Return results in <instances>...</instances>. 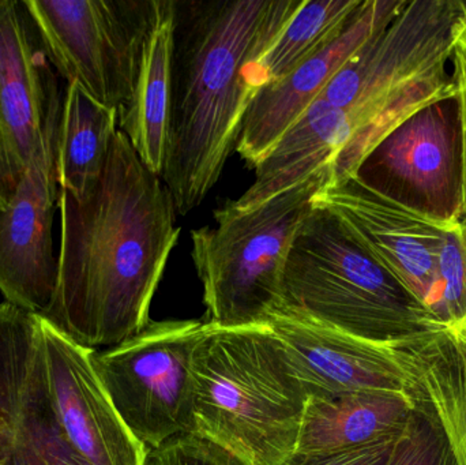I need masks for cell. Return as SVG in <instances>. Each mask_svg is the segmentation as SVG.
I'll return each mask as SVG.
<instances>
[{
	"label": "cell",
	"instance_id": "6da1fadb",
	"mask_svg": "<svg viewBox=\"0 0 466 465\" xmlns=\"http://www.w3.org/2000/svg\"><path fill=\"white\" fill-rule=\"evenodd\" d=\"M59 210L56 288L40 317L84 349H111L150 324L179 240L174 199L119 130L95 187L82 198L60 190Z\"/></svg>",
	"mask_w": 466,
	"mask_h": 465
},
{
	"label": "cell",
	"instance_id": "7a4b0ae2",
	"mask_svg": "<svg viewBox=\"0 0 466 465\" xmlns=\"http://www.w3.org/2000/svg\"><path fill=\"white\" fill-rule=\"evenodd\" d=\"M303 0L175 2L172 97L164 183L179 215L223 174L254 98L252 68Z\"/></svg>",
	"mask_w": 466,
	"mask_h": 465
},
{
	"label": "cell",
	"instance_id": "3957f363",
	"mask_svg": "<svg viewBox=\"0 0 466 465\" xmlns=\"http://www.w3.org/2000/svg\"><path fill=\"white\" fill-rule=\"evenodd\" d=\"M465 3L405 2L315 100L339 112L348 130L347 145L330 164V183L352 177L370 150L410 115L456 96L451 35Z\"/></svg>",
	"mask_w": 466,
	"mask_h": 465
},
{
	"label": "cell",
	"instance_id": "277c9868",
	"mask_svg": "<svg viewBox=\"0 0 466 465\" xmlns=\"http://www.w3.org/2000/svg\"><path fill=\"white\" fill-rule=\"evenodd\" d=\"M193 387L194 434L246 465H281L295 453L307 396L268 325L205 322Z\"/></svg>",
	"mask_w": 466,
	"mask_h": 465
},
{
	"label": "cell",
	"instance_id": "5b68a950",
	"mask_svg": "<svg viewBox=\"0 0 466 465\" xmlns=\"http://www.w3.org/2000/svg\"><path fill=\"white\" fill-rule=\"evenodd\" d=\"M279 308L367 340L443 330L344 221L317 204L288 254Z\"/></svg>",
	"mask_w": 466,
	"mask_h": 465
},
{
	"label": "cell",
	"instance_id": "8992f818",
	"mask_svg": "<svg viewBox=\"0 0 466 465\" xmlns=\"http://www.w3.org/2000/svg\"><path fill=\"white\" fill-rule=\"evenodd\" d=\"M331 182V166L251 207L232 202L216 210L215 227L191 232L193 257L204 286L208 324L268 325L281 305L282 276L293 240Z\"/></svg>",
	"mask_w": 466,
	"mask_h": 465
},
{
	"label": "cell",
	"instance_id": "52a82bcc",
	"mask_svg": "<svg viewBox=\"0 0 466 465\" xmlns=\"http://www.w3.org/2000/svg\"><path fill=\"white\" fill-rule=\"evenodd\" d=\"M315 204L339 216L441 329L466 333V224L441 226L353 177L329 183Z\"/></svg>",
	"mask_w": 466,
	"mask_h": 465
},
{
	"label": "cell",
	"instance_id": "ba28073f",
	"mask_svg": "<svg viewBox=\"0 0 466 465\" xmlns=\"http://www.w3.org/2000/svg\"><path fill=\"white\" fill-rule=\"evenodd\" d=\"M57 76L122 111L160 0H26Z\"/></svg>",
	"mask_w": 466,
	"mask_h": 465
},
{
	"label": "cell",
	"instance_id": "9c48e42d",
	"mask_svg": "<svg viewBox=\"0 0 466 465\" xmlns=\"http://www.w3.org/2000/svg\"><path fill=\"white\" fill-rule=\"evenodd\" d=\"M204 329L201 321L150 322L90 355L115 411L145 450L194 433L193 355Z\"/></svg>",
	"mask_w": 466,
	"mask_h": 465
},
{
	"label": "cell",
	"instance_id": "30bf717a",
	"mask_svg": "<svg viewBox=\"0 0 466 465\" xmlns=\"http://www.w3.org/2000/svg\"><path fill=\"white\" fill-rule=\"evenodd\" d=\"M353 177L441 226H460L462 145L456 96L434 101L396 126L370 150Z\"/></svg>",
	"mask_w": 466,
	"mask_h": 465
},
{
	"label": "cell",
	"instance_id": "8fae6325",
	"mask_svg": "<svg viewBox=\"0 0 466 465\" xmlns=\"http://www.w3.org/2000/svg\"><path fill=\"white\" fill-rule=\"evenodd\" d=\"M90 355L35 316L29 379L63 441L85 465H142L145 448L115 411Z\"/></svg>",
	"mask_w": 466,
	"mask_h": 465
},
{
	"label": "cell",
	"instance_id": "7c38bea8",
	"mask_svg": "<svg viewBox=\"0 0 466 465\" xmlns=\"http://www.w3.org/2000/svg\"><path fill=\"white\" fill-rule=\"evenodd\" d=\"M268 325L281 341L307 400L361 390L423 399L416 346L426 333L399 341L367 340L284 308L274 311Z\"/></svg>",
	"mask_w": 466,
	"mask_h": 465
},
{
	"label": "cell",
	"instance_id": "4fadbf2b",
	"mask_svg": "<svg viewBox=\"0 0 466 465\" xmlns=\"http://www.w3.org/2000/svg\"><path fill=\"white\" fill-rule=\"evenodd\" d=\"M62 106L63 100L49 115L13 199L0 209V292L5 302L35 316L48 308L56 288L52 229L60 199L57 139Z\"/></svg>",
	"mask_w": 466,
	"mask_h": 465
},
{
	"label": "cell",
	"instance_id": "5bb4252c",
	"mask_svg": "<svg viewBox=\"0 0 466 465\" xmlns=\"http://www.w3.org/2000/svg\"><path fill=\"white\" fill-rule=\"evenodd\" d=\"M63 95L26 0H0V209L13 199Z\"/></svg>",
	"mask_w": 466,
	"mask_h": 465
},
{
	"label": "cell",
	"instance_id": "9a60e30c",
	"mask_svg": "<svg viewBox=\"0 0 466 465\" xmlns=\"http://www.w3.org/2000/svg\"><path fill=\"white\" fill-rule=\"evenodd\" d=\"M404 0H363L341 35L284 78L263 86L244 115L236 150L257 168L314 104L329 82L367 43L389 26Z\"/></svg>",
	"mask_w": 466,
	"mask_h": 465
},
{
	"label": "cell",
	"instance_id": "2e32d148",
	"mask_svg": "<svg viewBox=\"0 0 466 465\" xmlns=\"http://www.w3.org/2000/svg\"><path fill=\"white\" fill-rule=\"evenodd\" d=\"M418 404L410 396L388 390L309 399L295 452H341L397 436Z\"/></svg>",
	"mask_w": 466,
	"mask_h": 465
},
{
	"label": "cell",
	"instance_id": "e0dca14e",
	"mask_svg": "<svg viewBox=\"0 0 466 465\" xmlns=\"http://www.w3.org/2000/svg\"><path fill=\"white\" fill-rule=\"evenodd\" d=\"M175 0H160L147 35L133 96L119 112V130L142 163L163 175L168 150L174 55Z\"/></svg>",
	"mask_w": 466,
	"mask_h": 465
},
{
	"label": "cell",
	"instance_id": "ac0fdd59",
	"mask_svg": "<svg viewBox=\"0 0 466 465\" xmlns=\"http://www.w3.org/2000/svg\"><path fill=\"white\" fill-rule=\"evenodd\" d=\"M117 131V109L98 103L79 85H66L57 139L60 190L82 198L95 187Z\"/></svg>",
	"mask_w": 466,
	"mask_h": 465
},
{
	"label": "cell",
	"instance_id": "d6986e66",
	"mask_svg": "<svg viewBox=\"0 0 466 465\" xmlns=\"http://www.w3.org/2000/svg\"><path fill=\"white\" fill-rule=\"evenodd\" d=\"M423 396L456 465H466V333H426L416 346Z\"/></svg>",
	"mask_w": 466,
	"mask_h": 465
},
{
	"label": "cell",
	"instance_id": "ffe728a7",
	"mask_svg": "<svg viewBox=\"0 0 466 465\" xmlns=\"http://www.w3.org/2000/svg\"><path fill=\"white\" fill-rule=\"evenodd\" d=\"M363 0H303L295 15L252 68L255 95L292 73L336 40Z\"/></svg>",
	"mask_w": 466,
	"mask_h": 465
},
{
	"label": "cell",
	"instance_id": "44dd1931",
	"mask_svg": "<svg viewBox=\"0 0 466 465\" xmlns=\"http://www.w3.org/2000/svg\"><path fill=\"white\" fill-rule=\"evenodd\" d=\"M35 336V314L0 303V459L10 452L18 425Z\"/></svg>",
	"mask_w": 466,
	"mask_h": 465
},
{
	"label": "cell",
	"instance_id": "7402d4cb",
	"mask_svg": "<svg viewBox=\"0 0 466 465\" xmlns=\"http://www.w3.org/2000/svg\"><path fill=\"white\" fill-rule=\"evenodd\" d=\"M27 379L7 465H85L63 441Z\"/></svg>",
	"mask_w": 466,
	"mask_h": 465
},
{
	"label": "cell",
	"instance_id": "603a6c76",
	"mask_svg": "<svg viewBox=\"0 0 466 465\" xmlns=\"http://www.w3.org/2000/svg\"><path fill=\"white\" fill-rule=\"evenodd\" d=\"M383 465H456L445 433L424 396L397 434Z\"/></svg>",
	"mask_w": 466,
	"mask_h": 465
},
{
	"label": "cell",
	"instance_id": "cb8c5ba5",
	"mask_svg": "<svg viewBox=\"0 0 466 465\" xmlns=\"http://www.w3.org/2000/svg\"><path fill=\"white\" fill-rule=\"evenodd\" d=\"M142 465H246L198 434H185L145 450Z\"/></svg>",
	"mask_w": 466,
	"mask_h": 465
},
{
	"label": "cell",
	"instance_id": "d4e9b609",
	"mask_svg": "<svg viewBox=\"0 0 466 465\" xmlns=\"http://www.w3.org/2000/svg\"><path fill=\"white\" fill-rule=\"evenodd\" d=\"M451 79L459 103L460 126L462 145V215L461 223L466 224V3L464 11L457 19L451 35Z\"/></svg>",
	"mask_w": 466,
	"mask_h": 465
},
{
	"label": "cell",
	"instance_id": "484cf974",
	"mask_svg": "<svg viewBox=\"0 0 466 465\" xmlns=\"http://www.w3.org/2000/svg\"><path fill=\"white\" fill-rule=\"evenodd\" d=\"M397 436L355 450L331 453H293L281 465H383Z\"/></svg>",
	"mask_w": 466,
	"mask_h": 465
},
{
	"label": "cell",
	"instance_id": "4316f807",
	"mask_svg": "<svg viewBox=\"0 0 466 465\" xmlns=\"http://www.w3.org/2000/svg\"><path fill=\"white\" fill-rule=\"evenodd\" d=\"M0 465H7V459H5V458L0 459Z\"/></svg>",
	"mask_w": 466,
	"mask_h": 465
}]
</instances>
